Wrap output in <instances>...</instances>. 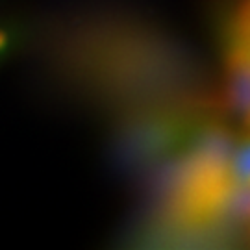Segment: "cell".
<instances>
[{
    "label": "cell",
    "instance_id": "6da1fadb",
    "mask_svg": "<svg viewBox=\"0 0 250 250\" xmlns=\"http://www.w3.org/2000/svg\"><path fill=\"white\" fill-rule=\"evenodd\" d=\"M52 63L78 99L121 117L169 102L209 99L202 67L178 41L119 13L72 21L54 41Z\"/></svg>",
    "mask_w": 250,
    "mask_h": 250
},
{
    "label": "cell",
    "instance_id": "7a4b0ae2",
    "mask_svg": "<svg viewBox=\"0 0 250 250\" xmlns=\"http://www.w3.org/2000/svg\"><path fill=\"white\" fill-rule=\"evenodd\" d=\"M221 56L226 111L250 132V0H243L224 19Z\"/></svg>",
    "mask_w": 250,
    "mask_h": 250
},
{
    "label": "cell",
    "instance_id": "3957f363",
    "mask_svg": "<svg viewBox=\"0 0 250 250\" xmlns=\"http://www.w3.org/2000/svg\"><path fill=\"white\" fill-rule=\"evenodd\" d=\"M230 174L233 184L250 186V132L243 130L230 156Z\"/></svg>",
    "mask_w": 250,
    "mask_h": 250
},
{
    "label": "cell",
    "instance_id": "277c9868",
    "mask_svg": "<svg viewBox=\"0 0 250 250\" xmlns=\"http://www.w3.org/2000/svg\"><path fill=\"white\" fill-rule=\"evenodd\" d=\"M13 41H15L13 34L8 32V30H2V28H0V58L9 52V48L13 46Z\"/></svg>",
    "mask_w": 250,
    "mask_h": 250
}]
</instances>
